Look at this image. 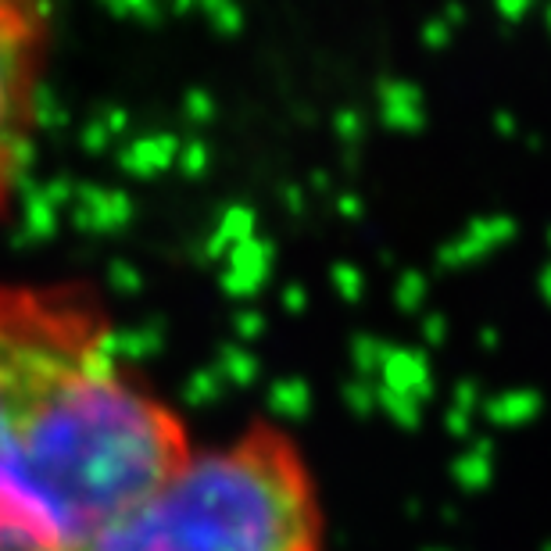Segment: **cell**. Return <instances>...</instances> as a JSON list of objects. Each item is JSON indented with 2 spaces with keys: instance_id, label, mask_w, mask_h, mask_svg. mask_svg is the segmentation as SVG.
<instances>
[{
  "instance_id": "obj_1",
  "label": "cell",
  "mask_w": 551,
  "mask_h": 551,
  "mask_svg": "<svg viewBox=\"0 0 551 551\" xmlns=\"http://www.w3.org/2000/svg\"><path fill=\"white\" fill-rule=\"evenodd\" d=\"M190 451L94 290L0 283V551H76Z\"/></svg>"
},
{
  "instance_id": "obj_2",
  "label": "cell",
  "mask_w": 551,
  "mask_h": 551,
  "mask_svg": "<svg viewBox=\"0 0 551 551\" xmlns=\"http://www.w3.org/2000/svg\"><path fill=\"white\" fill-rule=\"evenodd\" d=\"M326 530L305 444L272 419H251L226 441L194 444L76 551H326Z\"/></svg>"
},
{
  "instance_id": "obj_3",
  "label": "cell",
  "mask_w": 551,
  "mask_h": 551,
  "mask_svg": "<svg viewBox=\"0 0 551 551\" xmlns=\"http://www.w3.org/2000/svg\"><path fill=\"white\" fill-rule=\"evenodd\" d=\"M51 54L47 0H0V212L29 165Z\"/></svg>"
}]
</instances>
